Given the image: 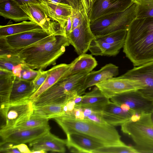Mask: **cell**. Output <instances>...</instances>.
Returning <instances> with one entry per match:
<instances>
[{"mask_svg":"<svg viewBox=\"0 0 153 153\" xmlns=\"http://www.w3.org/2000/svg\"><path fill=\"white\" fill-rule=\"evenodd\" d=\"M70 116L79 120H83L85 119L83 111L82 108H75L73 111L71 116Z\"/></svg>","mask_w":153,"mask_h":153,"instance_id":"44","label":"cell"},{"mask_svg":"<svg viewBox=\"0 0 153 153\" xmlns=\"http://www.w3.org/2000/svg\"><path fill=\"white\" fill-rule=\"evenodd\" d=\"M134 2L137 4H138L140 3L141 1L144 0H132Z\"/></svg>","mask_w":153,"mask_h":153,"instance_id":"50","label":"cell"},{"mask_svg":"<svg viewBox=\"0 0 153 153\" xmlns=\"http://www.w3.org/2000/svg\"><path fill=\"white\" fill-rule=\"evenodd\" d=\"M66 139H62L48 132L39 137L29 143L31 150H43L47 152L65 153Z\"/></svg>","mask_w":153,"mask_h":153,"instance_id":"17","label":"cell"},{"mask_svg":"<svg viewBox=\"0 0 153 153\" xmlns=\"http://www.w3.org/2000/svg\"><path fill=\"white\" fill-rule=\"evenodd\" d=\"M103 120L112 126H121L136 115L130 111L123 110L120 105L110 101L98 111Z\"/></svg>","mask_w":153,"mask_h":153,"instance_id":"16","label":"cell"},{"mask_svg":"<svg viewBox=\"0 0 153 153\" xmlns=\"http://www.w3.org/2000/svg\"><path fill=\"white\" fill-rule=\"evenodd\" d=\"M133 147L138 153H153V143L143 146L136 145Z\"/></svg>","mask_w":153,"mask_h":153,"instance_id":"43","label":"cell"},{"mask_svg":"<svg viewBox=\"0 0 153 153\" xmlns=\"http://www.w3.org/2000/svg\"><path fill=\"white\" fill-rule=\"evenodd\" d=\"M150 117L152 122L153 123V111L150 114Z\"/></svg>","mask_w":153,"mask_h":153,"instance_id":"51","label":"cell"},{"mask_svg":"<svg viewBox=\"0 0 153 153\" xmlns=\"http://www.w3.org/2000/svg\"><path fill=\"white\" fill-rule=\"evenodd\" d=\"M132 0H94L89 19L90 22L101 17L124 11Z\"/></svg>","mask_w":153,"mask_h":153,"instance_id":"14","label":"cell"},{"mask_svg":"<svg viewBox=\"0 0 153 153\" xmlns=\"http://www.w3.org/2000/svg\"><path fill=\"white\" fill-rule=\"evenodd\" d=\"M123 48L135 66L153 61V17L135 19L132 22Z\"/></svg>","mask_w":153,"mask_h":153,"instance_id":"1","label":"cell"},{"mask_svg":"<svg viewBox=\"0 0 153 153\" xmlns=\"http://www.w3.org/2000/svg\"><path fill=\"white\" fill-rule=\"evenodd\" d=\"M48 124L24 129H3L0 130L2 142L18 144L30 143L50 131Z\"/></svg>","mask_w":153,"mask_h":153,"instance_id":"10","label":"cell"},{"mask_svg":"<svg viewBox=\"0 0 153 153\" xmlns=\"http://www.w3.org/2000/svg\"><path fill=\"white\" fill-rule=\"evenodd\" d=\"M31 153H46V152L40 150H31Z\"/></svg>","mask_w":153,"mask_h":153,"instance_id":"49","label":"cell"},{"mask_svg":"<svg viewBox=\"0 0 153 153\" xmlns=\"http://www.w3.org/2000/svg\"><path fill=\"white\" fill-rule=\"evenodd\" d=\"M34 92L33 82L26 81L16 77L10 92L9 102H13L29 99Z\"/></svg>","mask_w":153,"mask_h":153,"instance_id":"25","label":"cell"},{"mask_svg":"<svg viewBox=\"0 0 153 153\" xmlns=\"http://www.w3.org/2000/svg\"><path fill=\"white\" fill-rule=\"evenodd\" d=\"M127 32L126 30H121L105 35L95 36V39L113 45H124Z\"/></svg>","mask_w":153,"mask_h":153,"instance_id":"32","label":"cell"},{"mask_svg":"<svg viewBox=\"0 0 153 153\" xmlns=\"http://www.w3.org/2000/svg\"><path fill=\"white\" fill-rule=\"evenodd\" d=\"M150 114L135 115L121 125L122 131L129 136L136 145L153 143V123Z\"/></svg>","mask_w":153,"mask_h":153,"instance_id":"6","label":"cell"},{"mask_svg":"<svg viewBox=\"0 0 153 153\" xmlns=\"http://www.w3.org/2000/svg\"><path fill=\"white\" fill-rule=\"evenodd\" d=\"M71 16L68 18L64 28V31L66 36L72 31V22Z\"/></svg>","mask_w":153,"mask_h":153,"instance_id":"47","label":"cell"},{"mask_svg":"<svg viewBox=\"0 0 153 153\" xmlns=\"http://www.w3.org/2000/svg\"><path fill=\"white\" fill-rule=\"evenodd\" d=\"M39 70L31 69L25 63L16 67L13 71V73L18 79L33 82L38 74Z\"/></svg>","mask_w":153,"mask_h":153,"instance_id":"31","label":"cell"},{"mask_svg":"<svg viewBox=\"0 0 153 153\" xmlns=\"http://www.w3.org/2000/svg\"><path fill=\"white\" fill-rule=\"evenodd\" d=\"M20 6L29 4H38L42 2V0H13Z\"/></svg>","mask_w":153,"mask_h":153,"instance_id":"46","label":"cell"},{"mask_svg":"<svg viewBox=\"0 0 153 153\" xmlns=\"http://www.w3.org/2000/svg\"><path fill=\"white\" fill-rule=\"evenodd\" d=\"M53 2L64 3L71 6L75 11L84 10L80 0H49Z\"/></svg>","mask_w":153,"mask_h":153,"instance_id":"40","label":"cell"},{"mask_svg":"<svg viewBox=\"0 0 153 153\" xmlns=\"http://www.w3.org/2000/svg\"><path fill=\"white\" fill-rule=\"evenodd\" d=\"M48 120L46 119L30 118L29 119L9 128L20 129L38 127L48 124Z\"/></svg>","mask_w":153,"mask_h":153,"instance_id":"35","label":"cell"},{"mask_svg":"<svg viewBox=\"0 0 153 153\" xmlns=\"http://www.w3.org/2000/svg\"><path fill=\"white\" fill-rule=\"evenodd\" d=\"M66 37L78 54L86 53L89 50L91 43L95 37L91 30L90 21L86 13L82 22Z\"/></svg>","mask_w":153,"mask_h":153,"instance_id":"11","label":"cell"},{"mask_svg":"<svg viewBox=\"0 0 153 153\" xmlns=\"http://www.w3.org/2000/svg\"><path fill=\"white\" fill-rule=\"evenodd\" d=\"M71 66V63H62L52 67L48 70V76L42 85L30 97L33 101L63 76Z\"/></svg>","mask_w":153,"mask_h":153,"instance_id":"21","label":"cell"},{"mask_svg":"<svg viewBox=\"0 0 153 153\" xmlns=\"http://www.w3.org/2000/svg\"><path fill=\"white\" fill-rule=\"evenodd\" d=\"M94 0H80L81 4L87 14L88 19L90 17L92 7Z\"/></svg>","mask_w":153,"mask_h":153,"instance_id":"42","label":"cell"},{"mask_svg":"<svg viewBox=\"0 0 153 153\" xmlns=\"http://www.w3.org/2000/svg\"><path fill=\"white\" fill-rule=\"evenodd\" d=\"M93 153H138L133 146L124 143L118 144L105 146L99 148Z\"/></svg>","mask_w":153,"mask_h":153,"instance_id":"33","label":"cell"},{"mask_svg":"<svg viewBox=\"0 0 153 153\" xmlns=\"http://www.w3.org/2000/svg\"><path fill=\"white\" fill-rule=\"evenodd\" d=\"M85 119L100 124H109L103 120L100 112L95 111Z\"/></svg>","mask_w":153,"mask_h":153,"instance_id":"39","label":"cell"},{"mask_svg":"<svg viewBox=\"0 0 153 153\" xmlns=\"http://www.w3.org/2000/svg\"><path fill=\"white\" fill-rule=\"evenodd\" d=\"M66 135V146L71 152L93 153L95 150L105 146L80 133H73Z\"/></svg>","mask_w":153,"mask_h":153,"instance_id":"15","label":"cell"},{"mask_svg":"<svg viewBox=\"0 0 153 153\" xmlns=\"http://www.w3.org/2000/svg\"><path fill=\"white\" fill-rule=\"evenodd\" d=\"M82 99V95H77L73 97V100L76 104V108H78Z\"/></svg>","mask_w":153,"mask_h":153,"instance_id":"48","label":"cell"},{"mask_svg":"<svg viewBox=\"0 0 153 153\" xmlns=\"http://www.w3.org/2000/svg\"><path fill=\"white\" fill-rule=\"evenodd\" d=\"M95 86L109 99L115 94L138 90L144 87L143 84L139 80L118 77L99 83Z\"/></svg>","mask_w":153,"mask_h":153,"instance_id":"13","label":"cell"},{"mask_svg":"<svg viewBox=\"0 0 153 153\" xmlns=\"http://www.w3.org/2000/svg\"><path fill=\"white\" fill-rule=\"evenodd\" d=\"M85 13L84 10L73 11L71 16L72 22V31L82 22Z\"/></svg>","mask_w":153,"mask_h":153,"instance_id":"36","label":"cell"},{"mask_svg":"<svg viewBox=\"0 0 153 153\" xmlns=\"http://www.w3.org/2000/svg\"><path fill=\"white\" fill-rule=\"evenodd\" d=\"M51 34L43 30H34L5 37L11 47L16 49H21L28 47Z\"/></svg>","mask_w":153,"mask_h":153,"instance_id":"18","label":"cell"},{"mask_svg":"<svg viewBox=\"0 0 153 153\" xmlns=\"http://www.w3.org/2000/svg\"><path fill=\"white\" fill-rule=\"evenodd\" d=\"M42 2L46 7L49 16L57 22L61 29L64 31L68 18L71 16L73 11H75L71 6L67 4L49 0H42Z\"/></svg>","mask_w":153,"mask_h":153,"instance_id":"19","label":"cell"},{"mask_svg":"<svg viewBox=\"0 0 153 153\" xmlns=\"http://www.w3.org/2000/svg\"><path fill=\"white\" fill-rule=\"evenodd\" d=\"M34 30H43L41 26L32 21H25L14 24L9 22L5 25L0 26V37Z\"/></svg>","mask_w":153,"mask_h":153,"instance_id":"26","label":"cell"},{"mask_svg":"<svg viewBox=\"0 0 153 153\" xmlns=\"http://www.w3.org/2000/svg\"><path fill=\"white\" fill-rule=\"evenodd\" d=\"M118 77L140 81L144 87L138 91L145 98L153 101V61L135 67Z\"/></svg>","mask_w":153,"mask_h":153,"instance_id":"12","label":"cell"},{"mask_svg":"<svg viewBox=\"0 0 153 153\" xmlns=\"http://www.w3.org/2000/svg\"><path fill=\"white\" fill-rule=\"evenodd\" d=\"M1 115L5 123L1 128H11L29 119L34 108L32 101L26 99L0 104Z\"/></svg>","mask_w":153,"mask_h":153,"instance_id":"7","label":"cell"},{"mask_svg":"<svg viewBox=\"0 0 153 153\" xmlns=\"http://www.w3.org/2000/svg\"><path fill=\"white\" fill-rule=\"evenodd\" d=\"M48 75V70L46 71L39 70L38 74L33 81L34 87V92L44 82Z\"/></svg>","mask_w":153,"mask_h":153,"instance_id":"37","label":"cell"},{"mask_svg":"<svg viewBox=\"0 0 153 153\" xmlns=\"http://www.w3.org/2000/svg\"><path fill=\"white\" fill-rule=\"evenodd\" d=\"M123 46L113 45L95 39L91 42L89 50L94 55L113 56L118 54Z\"/></svg>","mask_w":153,"mask_h":153,"instance_id":"27","label":"cell"},{"mask_svg":"<svg viewBox=\"0 0 153 153\" xmlns=\"http://www.w3.org/2000/svg\"><path fill=\"white\" fill-rule=\"evenodd\" d=\"M118 74V67L112 63L106 65L98 71H92L86 76L85 89L86 90L99 83L114 77Z\"/></svg>","mask_w":153,"mask_h":153,"instance_id":"20","label":"cell"},{"mask_svg":"<svg viewBox=\"0 0 153 153\" xmlns=\"http://www.w3.org/2000/svg\"><path fill=\"white\" fill-rule=\"evenodd\" d=\"M15 78L12 72L0 69V104L9 101L10 92Z\"/></svg>","mask_w":153,"mask_h":153,"instance_id":"28","label":"cell"},{"mask_svg":"<svg viewBox=\"0 0 153 153\" xmlns=\"http://www.w3.org/2000/svg\"><path fill=\"white\" fill-rule=\"evenodd\" d=\"M110 100L120 105L122 104L126 105L137 115L150 114L153 111V101L145 98L138 90L117 94Z\"/></svg>","mask_w":153,"mask_h":153,"instance_id":"9","label":"cell"},{"mask_svg":"<svg viewBox=\"0 0 153 153\" xmlns=\"http://www.w3.org/2000/svg\"><path fill=\"white\" fill-rule=\"evenodd\" d=\"M0 15L16 22L31 20L20 6L13 0H0Z\"/></svg>","mask_w":153,"mask_h":153,"instance_id":"23","label":"cell"},{"mask_svg":"<svg viewBox=\"0 0 153 153\" xmlns=\"http://www.w3.org/2000/svg\"><path fill=\"white\" fill-rule=\"evenodd\" d=\"M24 63H25L18 53L0 55V69L12 73L16 67Z\"/></svg>","mask_w":153,"mask_h":153,"instance_id":"30","label":"cell"},{"mask_svg":"<svg viewBox=\"0 0 153 153\" xmlns=\"http://www.w3.org/2000/svg\"><path fill=\"white\" fill-rule=\"evenodd\" d=\"M110 100L96 86L91 91L82 95V100L78 108H89L99 111Z\"/></svg>","mask_w":153,"mask_h":153,"instance_id":"24","label":"cell"},{"mask_svg":"<svg viewBox=\"0 0 153 153\" xmlns=\"http://www.w3.org/2000/svg\"><path fill=\"white\" fill-rule=\"evenodd\" d=\"M137 5L133 2L124 11L108 15L90 22L92 33L95 36H97L121 30H127L136 18Z\"/></svg>","mask_w":153,"mask_h":153,"instance_id":"5","label":"cell"},{"mask_svg":"<svg viewBox=\"0 0 153 153\" xmlns=\"http://www.w3.org/2000/svg\"><path fill=\"white\" fill-rule=\"evenodd\" d=\"M137 4L136 19L153 17V0H144Z\"/></svg>","mask_w":153,"mask_h":153,"instance_id":"34","label":"cell"},{"mask_svg":"<svg viewBox=\"0 0 153 153\" xmlns=\"http://www.w3.org/2000/svg\"><path fill=\"white\" fill-rule=\"evenodd\" d=\"M54 119L66 135L73 133H80L105 146L123 143L117 129L111 125L100 124L85 119L79 120L64 115Z\"/></svg>","mask_w":153,"mask_h":153,"instance_id":"3","label":"cell"},{"mask_svg":"<svg viewBox=\"0 0 153 153\" xmlns=\"http://www.w3.org/2000/svg\"><path fill=\"white\" fill-rule=\"evenodd\" d=\"M86 74L62 77L32 101L33 108L51 105H63L70 97L82 95L85 91Z\"/></svg>","mask_w":153,"mask_h":153,"instance_id":"4","label":"cell"},{"mask_svg":"<svg viewBox=\"0 0 153 153\" xmlns=\"http://www.w3.org/2000/svg\"><path fill=\"white\" fill-rule=\"evenodd\" d=\"M74 97L69 98L63 104V115L71 116L73 111L76 108V104L73 100Z\"/></svg>","mask_w":153,"mask_h":153,"instance_id":"38","label":"cell"},{"mask_svg":"<svg viewBox=\"0 0 153 153\" xmlns=\"http://www.w3.org/2000/svg\"><path fill=\"white\" fill-rule=\"evenodd\" d=\"M20 7L30 18L31 21L39 25L44 31L50 34L58 33L65 36L59 24L49 16L42 2L38 4L29 3Z\"/></svg>","mask_w":153,"mask_h":153,"instance_id":"8","label":"cell"},{"mask_svg":"<svg viewBox=\"0 0 153 153\" xmlns=\"http://www.w3.org/2000/svg\"><path fill=\"white\" fill-rule=\"evenodd\" d=\"M13 144L1 142L0 143V152L3 153H21L16 148L13 147Z\"/></svg>","mask_w":153,"mask_h":153,"instance_id":"41","label":"cell"},{"mask_svg":"<svg viewBox=\"0 0 153 153\" xmlns=\"http://www.w3.org/2000/svg\"><path fill=\"white\" fill-rule=\"evenodd\" d=\"M71 66L63 77L81 73H89L97 65L96 59L91 55L84 53L79 56L71 63Z\"/></svg>","mask_w":153,"mask_h":153,"instance_id":"22","label":"cell"},{"mask_svg":"<svg viewBox=\"0 0 153 153\" xmlns=\"http://www.w3.org/2000/svg\"><path fill=\"white\" fill-rule=\"evenodd\" d=\"M70 44L66 36L58 33L49 36L25 48L19 53L30 68L43 70L56 64L57 59L65 52Z\"/></svg>","mask_w":153,"mask_h":153,"instance_id":"2","label":"cell"},{"mask_svg":"<svg viewBox=\"0 0 153 153\" xmlns=\"http://www.w3.org/2000/svg\"><path fill=\"white\" fill-rule=\"evenodd\" d=\"M13 147L17 148L21 153H31V151L25 143L13 145Z\"/></svg>","mask_w":153,"mask_h":153,"instance_id":"45","label":"cell"},{"mask_svg":"<svg viewBox=\"0 0 153 153\" xmlns=\"http://www.w3.org/2000/svg\"><path fill=\"white\" fill-rule=\"evenodd\" d=\"M63 105H51L34 108L30 118L49 120L62 116Z\"/></svg>","mask_w":153,"mask_h":153,"instance_id":"29","label":"cell"}]
</instances>
